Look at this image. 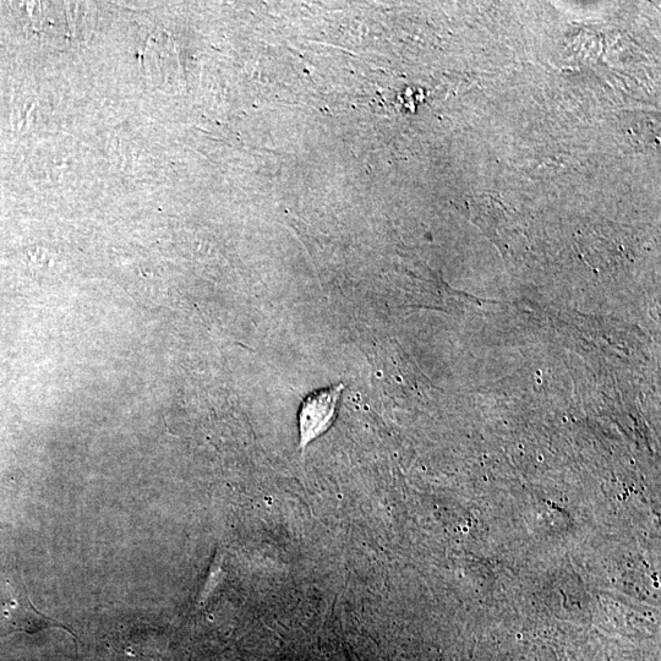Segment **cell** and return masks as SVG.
<instances>
[{
    "label": "cell",
    "mask_w": 661,
    "mask_h": 661,
    "mask_svg": "<svg viewBox=\"0 0 661 661\" xmlns=\"http://www.w3.org/2000/svg\"><path fill=\"white\" fill-rule=\"evenodd\" d=\"M62 628L75 638V633L67 625L40 613L30 602L24 591H19L8 579L0 589V635L10 632H26L30 635L45 628Z\"/></svg>",
    "instance_id": "obj_1"
},
{
    "label": "cell",
    "mask_w": 661,
    "mask_h": 661,
    "mask_svg": "<svg viewBox=\"0 0 661 661\" xmlns=\"http://www.w3.org/2000/svg\"><path fill=\"white\" fill-rule=\"evenodd\" d=\"M343 384L311 392L300 406L298 414L300 449L324 435L336 418Z\"/></svg>",
    "instance_id": "obj_2"
}]
</instances>
